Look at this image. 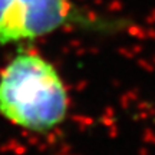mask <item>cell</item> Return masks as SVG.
Returning a JSON list of instances; mask_svg holds the SVG:
<instances>
[{
    "mask_svg": "<svg viewBox=\"0 0 155 155\" xmlns=\"http://www.w3.org/2000/svg\"><path fill=\"white\" fill-rule=\"evenodd\" d=\"M69 109V91L55 65L32 46H17L0 71V116L43 135L61 127Z\"/></svg>",
    "mask_w": 155,
    "mask_h": 155,
    "instance_id": "cell-1",
    "label": "cell"
},
{
    "mask_svg": "<svg viewBox=\"0 0 155 155\" xmlns=\"http://www.w3.org/2000/svg\"><path fill=\"white\" fill-rule=\"evenodd\" d=\"M83 22L71 0H0V46H25Z\"/></svg>",
    "mask_w": 155,
    "mask_h": 155,
    "instance_id": "cell-2",
    "label": "cell"
}]
</instances>
